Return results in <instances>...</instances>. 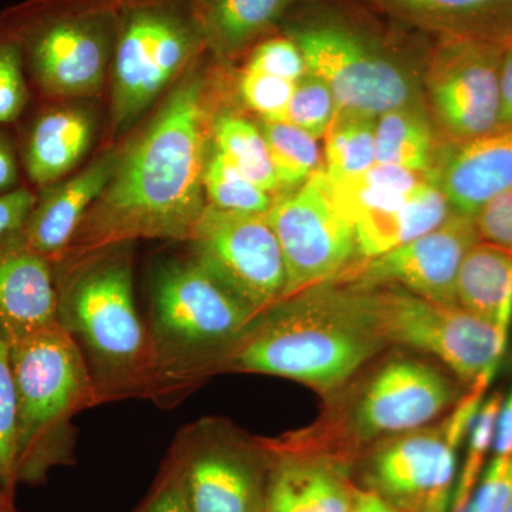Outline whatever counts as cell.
<instances>
[{
	"label": "cell",
	"instance_id": "obj_46",
	"mask_svg": "<svg viewBox=\"0 0 512 512\" xmlns=\"http://www.w3.org/2000/svg\"><path fill=\"white\" fill-rule=\"evenodd\" d=\"M12 494L9 491H0V512H18L13 505Z\"/></svg>",
	"mask_w": 512,
	"mask_h": 512
},
{
	"label": "cell",
	"instance_id": "obj_20",
	"mask_svg": "<svg viewBox=\"0 0 512 512\" xmlns=\"http://www.w3.org/2000/svg\"><path fill=\"white\" fill-rule=\"evenodd\" d=\"M94 138L90 111L53 104L37 111L23 130L19 157L30 185L42 190L72 173Z\"/></svg>",
	"mask_w": 512,
	"mask_h": 512
},
{
	"label": "cell",
	"instance_id": "obj_43",
	"mask_svg": "<svg viewBox=\"0 0 512 512\" xmlns=\"http://www.w3.org/2000/svg\"><path fill=\"white\" fill-rule=\"evenodd\" d=\"M503 50L500 64V126H512V40Z\"/></svg>",
	"mask_w": 512,
	"mask_h": 512
},
{
	"label": "cell",
	"instance_id": "obj_47",
	"mask_svg": "<svg viewBox=\"0 0 512 512\" xmlns=\"http://www.w3.org/2000/svg\"><path fill=\"white\" fill-rule=\"evenodd\" d=\"M504 512H512V503L508 505L507 510H505Z\"/></svg>",
	"mask_w": 512,
	"mask_h": 512
},
{
	"label": "cell",
	"instance_id": "obj_4",
	"mask_svg": "<svg viewBox=\"0 0 512 512\" xmlns=\"http://www.w3.org/2000/svg\"><path fill=\"white\" fill-rule=\"evenodd\" d=\"M383 346L343 308L335 289L312 288L255 316L218 373H261L332 390Z\"/></svg>",
	"mask_w": 512,
	"mask_h": 512
},
{
	"label": "cell",
	"instance_id": "obj_42",
	"mask_svg": "<svg viewBox=\"0 0 512 512\" xmlns=\"http://www.w3.org/2000/svg\"><path fill=\"white\" fill-rule=\"evenodd\" d=\"M20 157L15 141L0 126V195L22 187L19 184Z\"/></svg>",
	"mask_w": 512,
	"mask_h": 512
},
{
	"label": "cell",
	"instance_id": "obj_23",
	"mask_svg": "<svg viewBox=\"0 0 512 512\" xmlns=\"http://www.w3.org/2000/svg\"><path fill=\"white\" fill-rule=\"evenodd\" d=\"M399 18L446 37L512 39V0H375Z\"/></svg>",
	"mask_w": 512,
	"mask_h": 512
},
{
	"label": "cell",
	"instance_id": "obj_16",
	"mask_svg": "<svg viewBox=\"0 0 512 512\" xmlns=\"http://www.w3.org/2000/svg\"><path fill=\"white\" fill-rule=\"evenodd\" d=\"M453 382L413 359L387 363L367 383L350 420L356 444L377 443L423 429L457 403Z\"/></svg>",
	"mask_w": 512,
	"mask_h": 512
},
{
	"label": "cell",
	"instance_id": "obj_44",
	"mask_svg": "<svg viewBox=\"0 0 512 512\" xmlns=\"http://www.w3.org/2000/svg\"><path fill=\"white\" fill-rule=\"evenodd\" d=\"M493 448L495 456H512V392L501 406Z\"/></svg>",
	"mask_w": 512,
	"mask_h": 512
},
{
	"label": "cell",
	"instance_id": "obj_25",
	"mask_svg": "<svg viewBox=\"0 0 512 512\" xmlns=\"http://www.w3.org/2000/svg\"><path fill=\"white\" fill-rule=\"evenodd\" d=\"M456 295L458 306L508 335L512 320V255L487 242H478L461 264Z\"/></svg>",
	"mask_w": 512,
	"mask_h": 512
},
{
	"label": "cell",
	"instance_id": "obj_3",
	"mask_svg": "<svg viewBox=\"0 0 512 512\" xmlns=\"http://www.w3.org/2000/svg\"><path fill=\"white\" fill-rule=\"evenodd\" d=\"M150 296L148 399L171 404L217 375L255 315L192 256L158 264Z\"/></svg>",
	"mask_w": 512,
	"mask_h": 512
},
{
	"label": "cell",
	"instance_id": "obj_35",
	"mask_svg": "<svg viewBox=\"0 0 512 512\" xmlns=\"http://www.w3.org/2000/svg\"><path fill=\"white\" fill-rule=\"evenodd\" d=\"M16 430L18 397L10 345L0 333V483L9 493H13L16 485Z\"/></svg>",
	"mask_w": 512,
	"mask_h": 512
},
{
	"label": "cell",
	"instance_id": "obj_27",
	"mask_svg": "<svg viewBox=\"0 0 512 512\" xmlns=\"http://www.w3.org/2000/svg\"><path fill=\"white\" fill-rule=\"evenodd\" d=\"M375 136L376 164L417 173L429 170L433 137L419 111L406 106L383 113L376 119Z\"/></svg>",
	"mask_w": 512,
	"mask_h": 512
},
{
	"label": "cell",
	"instance_id": "obj_34",
	"mask_svg": "<svg viewBox=\"0 0 512 512\" xmlns=\"http://www.w3.org/2000/svg\"><path fill=\"white\" fill-rule=\"evenodd\" d=\"M336 100L328 84L311 72L295 84L284 121L302 128L316 140L325 137L336 116Z\"/></svg>",
	"mask_w": 512,
	"mask_h": 512
},
{
	"label": "cell",
	"instance_id": "obj_40",
	"mask_svg": "<svg viewBox=\"0 0 512 512\" xmlns=\"http://www.w3.org/2000/svg\"><path fill=\"white\" fill-rule=\"evenodd\" d=\"M37 192L28 185L0 195V248L23 235Z\"/></svg>",
	"mask_w": 512,
	"mask_h": 512
},
{
	"label": "cell",
	"instance_id": "obj_10",
	"mask_svg": "<svg viewBox=\"0 0 512 512\" xmlns=\"http://www.w3.org/2000/svg\"><path fill=\"white\" fill-rule=\"evenodd\" d=\"M265 215L284 256L282 299L326 284L353 265L355 229L339 210L332 181L322 168L296 192L275 198Z\"/></svg>",
	"mask_w": 512,
	"mask_h": 512
},
{
	"label": "cell",
	"instance_id": "obj_36",
	"mask_svg": "<svg viewBox=\"0 0 512 512\" xmlns=\"http://www.w3.org/2000/svg\"><path fill=\"white\" fill-rule=\"evenodd\" d=\"M245 69L296 83L308 73L305 59L291 36L269 35L251 47Z\"/></svg>",
	"mask_w": 512,
	"mask_h": 512
},
{
	"label": "cell",
	"instance_id": "obj_13",
	"mask_svg": "<svg viewBox=\"0 0 512 512\" xmlns=\"http://www.w3.org/2000/svg\"><path fill=\"white\" fill-rule=\"evenodd\" d=\"M463 443L446 423L382 440L367 460L365 488L406 512H450Z\"/></svg>",
	"mask_w": 512,
	"mask_h": 512
},
{
	"label": "cell",
	"instance_id": "obj_30",
	"mask_svg": "<svg viewBox=\"0 0 512 512\" xmlns=\"http://www.w3.org/2000/svg\"><path fill=\"white\" fill-rule=\"evenodd\" d=\"M278 185H302L319 170L318 140L288 121H264L261 127Z\"/></svg>",
	"mask_w": 512,
	"mask_h": 512
},
{
	"label": "cell",
	"instance_id": "obj_22",
	"mask_svg": "<svg viewBox=\"0 0 512 512\" xmlns=\"http://www.w3.org/2000/svg\"><path fill=\"white\" fill-rule=\"evenodd\" d=\"M301 0H192L205 47L232 57L272 35Z\"/></svg>",
	"mask_w": 512,
	"mask_h": 512
},
{
	"label": "cell",
	"instance_id": "obj_33",
	"mask_svg": "<svg viewBox=\"0 0 512 512\" xmlns=\"http://www.w3.org/2000/svg\"><path fill=\"white\" fill-rule=\"evenodd\" d=\"M503 402L504 397L500 393H495L481 404L480 412L468 433L466 463L458 477L450 512H466L470 504L471 497L483 476L485 457L494 447L495 430H497L498 416H500Z\"/></svg>",
	"mask_w": 512,
	"mask_h": 512
},
{
	"label": "cell",
	"instance_id": "obj_26",
	"mask_svg": "<svg viewBox=\"0 0 512 512\" xmlns=\"http://www.w3.org/2000/svg\"><path fill=\"white\" fill-rule=\"evenodd\" d=\"M427 180L429 178L417 171L404 170L393 165L373 164L369 170L355 177L330 181L336 204L353 227L363 218L399 207Z\"/></svg>",
	"mask_w": 512,
	"mask_h": 512
},
{
	"label": "cell",
	"instance_id": "obj_38",
	"mask_svg": "<svg viewBox=\"0 0 512 512\" xmlns=\"http://www.w3.org/2000/svg\"><path fill=\"white\" fill-rule=\"evenodd\" d=\"M512 503V456H495L480 478L466 512H504Z\"/></svg>",
	"mask_w": 512,
	"mask_h": 512
},
{
	"label": "cell",
	"instance_id": "obj_32",
	"mask_svg": "<svg viewBox=\"0 0 512 512\" xmlns=\"http://www.w3.org/2000/svg\"><path fill=\"white\" fill-rule=\"evenodd\" d=\"M22 40L8 12L0 16V126L16 123L29 106L30 89Z\"/></svg>",
	"mask_w": 512,
	"mask_h": 512
},
{
	"label": "cell",
	"instance_id": "obj_41",
	"mask_svg": "<svg viewBox=\"0 0 512 512\" xmlns=\"http://www.w3.org/2000/svg\"><path fill=\"white\" fill-rule=\"evenodd\" d=\"M141 512H192L183 478L170 458L156 490Z\"/></svg>",
	"mask_w": 512,
	"mask_h": 512
},
{
	"label": "cell",
	"instance_id": "obj_48",
	"mask_svg": "<svg viewBox=\"0 0 512 512\" xmlns=\"http://www.w3.org/2000/svg\"><path fill=\"white\" fill-rule=\"evenodd\" d=\"M0 491H8V490H5V487H3L2 483H0Z\"/></svg>",
	"mask_w": 512,
	"mask_h": 512
},
{
	"label": "cell",
	"instance_id": "obj_1",
	"mask_svg": "<svg viewBox=\"0 0 512 512\" xmlns=\"http://www.w3.org/2000/svg\"><path fill=\"white\" fill-rule=\"evenodd\" d=\"M197 62L148 126L120 151L113 177L62 259L137 239H190L207 207L204 175L214 128L208 83Z\"/></svg>",
	"mask_w": 512,
	"mask_h": 512
},
{
	"label": "cell",
	"instance_id": "obj_31",
	"mask_svg": "<svg viewBox=\"0 0 512 512\" xmlns=\"http://www.w3.org/2000/svg\"><path fill=\"white\" fill-rule=\"evenodd\" d=\"M204 190L211 207L241 214H266L274 201L217 150L208 158Z\"/></svg>",
	"mask_w": 512,
	"mask_h": 512
},
{
	"label": "cell",
	"instance_id": "obj_18",
	"mask_svg": "<svg viewBox=\"0 0 512 512\" xmlns=\"http://www.w3.org/2000/svg\"><path fill=\"white\" fill-rule=\"evenodd\" d=\"M119 158L120 150L106 151L80 173L39 190L23 231L26 244L57 264L87 212L109 184Z\"/></svg>",
	"mask_w": 512,
	"mask_h": 512
},
{
	"label": "cell",
	"instance_id": "obj_8",
	"mask_svg": "<svg viewBox=\"0 0 512 512\" xmlns=\"http://www.w3.org/2000/svg\"><path fill=\"white\" fill-rule=\"evenodd\" d=\"M6 12L42 96L64 100L99 92L113 60L119 0H29Z\"/></svg>",
	"mask_w": 512,
	"mask_h": 512
},
{
	"label": "cell",
	"instance_id": "obj_14",
	"mask_svg": "<svg viewBox=\"0 0 512 512\" xmlns=\"http://www.w3.org/2000/svg\"><path fill=\"white\" fill-rule=\"evenodd\" d=\"M503 43L446 37L431 67V99L444 126L461 140L500 127Z\"/></svg>",
	"mask_w": 512,
	"mask_h": 512
},
{
	"label": "cell",
	"instance_id": "obj_39",
	"mask_svg": "<svg viewBox=\"0 0 512 512\" xmlns=\"http://www.w3.org/2000/svg\"><path fill=\"white\" fill-rule=\"evenodd\" d=\"M478 237L512 255V190L498 195L477 212Z\"/></svg>",
	"mask_w": 512,
	"mask_h": 512
},
{
	"label": "cell",
	"instance_id": "obj_11",
	"mask_svg": "<svg viewBox=\"0 0 512 512\" xmlns=\"http://www.w3.org/2000/svg\"><path fill=\"white\" fill-rule=\"evenodd\" d=\"M191 256L255 316L284 298V256L265 214L207 204L192 229Z\"/></svg>",
	"mask_w": 512,
	"mask_h": 512
},
{
	"label": "cell",
	"instance_id": "obj_6",
	"mask_svg": "<svg viewBox=\"0 0 512 512\" xmlns=\"http://www.w3.org/2000/svg\"><path fill=\"white\" fill-rule=\"evenodd\" d=\"M308 72L332 90L336 113L379 117L409 106L407 74L389 43L362 20L323 0H301L284 23Z\"/></svg>",
	"mask_w": 512,
	"mask_h": 512
},
{
	"label": "cell",
	"instance_id": "obj_29",
	"mask_svg": "<svg viewBox=\"0 0 512 512\" xmlns=\"http://www.w3.org/2000/svg\"><path fill=\"white\" fill-rule=\"evenodd\" d=\"M376 119L360 114L336 113L325 136V171L330 180L355 177L376 164Z\"/></svg>",
	"mask_w": 512,
	"mask_h": 512
},
{
	"label": "cell",
	"instance_id": "obj_12",
	"mask_svg": "<svg viewBox=\"0 0 512 512\" xmlns=\"http://www.w3.org/2000/svg\"><path fill=\"white\" fill-rule=\"evenodd\" d=\"M170 460L192 512H265L268 460L261 441L244 443L215 420L185 427Z\"/></svg>",
	"mask_w": 512,
	"mask_h": 512
},
{
	"label": "cell",
	"instance_id": "obj_28",
	"mask_svg": "<svg viewBox=\"0 0 512 512\" xmlns=\"http://www.w3.org/2000/svg\"><path fill=\"white\" fill-rule=\"evenodd\" d=\"M215 150L231 161L251 183L266 192L279 187L261 127L241 117L225 116L212 128Z\"/></svg>",
	"mask_w": 512,
	"mask_h": 512
},
{
	"label": "cell",
	"instance_id": "obj_7",
	"mask_svg": "<svg viewBox=\"0 0 512 512\" xmlns=\"http://www.w3.org/2000/svg\"><path fill=\"white\" fill-rule=\"evenodd\" d=\"M335 291L349 315L383 345L430 353L470 386L494 376L507 346V333L458 305L427 301L397 286Z\"/></svg>",
	"mask_w": 512,
	"mask_h": 512
},
{
	"label": "cell",
	"instance_id": "obj_5",
	"mask_svg": "<svg viewBox=\"0 0 512 512\" xmlns=\"http://www.w3.org/2000/svg\"><path fill=\"white\" fill-rule=\"evenodd\" d=\"M16 397V484L42 483L52 468L73 463L76 414L97 404L79 343L62 326L10 345Z\"/></svg>",
	"mask_w": 512,
	"mask_h": 512
},
{
	"label": "cell",
	"instance_id": "obj_37",
	"mask_svg": "<svg viewBox=\"0 0 512 512\" xmlns=\"http://www.w3.org/2000/svg\"><path fill=\"white\" fill-rule=\"evenodd\" d=\"M295 84L271 74L244 69L239 92L249 109L264 121H284Z\"/></svg>",
	"mask_w": 512,
	"mask_h": 512
},
{
	"label": "cell",
	"instance_id": "obj_21",
	"mask_svg": "<svg viewBox=\"0 0 512 512\" xmlns=\"http://www.w3.org/2000/svg\"><path fill=\"white\" fill-rule=\"evenodd\" d=\"M437 183L458 214L473 218L485 204L512 190V126L464 140L447 157Z\"/></svg>",
	"mask_w": 512,
	"mask_h": 512
},
{
	"label": "cell",
	"instance_id": "obj_15",
	"mask_svg": "<svg viewBox=\"0 0 512 512\" xmlns=\"http://www.w3.org/2000/svg\"><path fill=\"white\" fill-rule=\"evenodd\" d=\"M478 242L474 218L456 212L429 234L350 266L342 275L357 288L397 286L427 301L457 305L458 272Z\"/></svg>",
	"mask_w": 512,
	"mask_h": 512
},
{
	"label": "cell",
	"instance_id": "obj_24",
	"mask_svg": "<svg viewBox=\"0 0 512 512\" xmlns=\"http://www.w3.org/2000/svg\"><path fill=\"white\" fill-rule=\"evenodd\" d=\"M450 208L440 184L424 181L399 207L353 225L357 255L376 258L429 234L448 220Z\"/></svg>",
	"mask_w": 512,
	"mask_h": 512
},
{
	"label": "cell",
	"instance_id": "obj_19",
	"mask_svg": "<svg viewBox=\"0 0 512 512\" xmlns=\"http://www.w3.org/2000/svg\"><path fill=\"white\" fill-rule=\"evenodd\" d=\"M57 323L53 264L20 235L0 248V333L13 345Z\"/></svg>",
	"mask_w": 512,
	"mask_h": 512
},
{
	"label": "cell",
	"instance_id": "obj_45",
	"mask_svg": "<svg viewBox=\"0 0 512 512\" xmlns=\"http://www.w3.org/2000/svg\"><path fill=\"white\" fill-rule=\"evenodd\" d=\"M350 512H406L394 507L389 501L384 500L379 494L360 488L356 485L355 497H353L352 511Z\"/></svg>",
	"mask_w": 512,
	"mask_h": 512
},
{
	"label": "cell",
	"instance_id": "obj_9",
	"mask_svg": "<svg viewBox=\"0 0 512 512\" xmlns=\"http://www.w3.org/2000/svg\"><path fill=\"white\" fill-rule=\"evenodd\" d=\"M204 50L192 0H119L113 127L127 130Z\"/></svg>",
	"mask_w": 512,
	"mask_h": 512
},
{
	"label": "cell",
	"instance_id": "obj_17",
	"mask_svg": "<svg viewBox=\"0 0 512 512\" xmlns=\"http://www.w3.org/2000/svg\"><path fill=\"white\" fill-rule=\"evenodd\" d=\"M261 441V440H259ZM268 460L265 512H350L356 485L338 458L261 441Z\"/></svg>",
	"mask_w": 512,
	"mask_h": 512
},
{
	"label": "cell",
	"instance_id": "obj_2",
	"mask_svg": "<svg viewBox=\"0 0 512 512\" xmlns=\"http://www.w3.org/2000/svg\"><path fill=\"white\" fill-rule=\"evenodd\" d=\"M133 244L53 265L57 322L82 349L97 404L150 393V339L134 296Z\"/></svg>",
	"mask_w": 512,
	"mask_h": 512
}]
</instances>
